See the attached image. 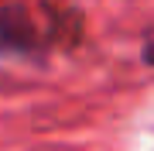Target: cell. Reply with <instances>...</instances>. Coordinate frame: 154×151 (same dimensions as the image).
<instances>
[{
  "instance_id": "6da1fadb",
  "label": "cell",
  "mask_w": 154,
  "mask_h": 151,
  "mask_svg": "<svg viewBox=\"0 0 154 151\" xmlns=\"http://www.w3.org/2000/svg\"><path fill=\"white\" fill-rule=\"evenodd\" d=\"M41 48V31L34 28L31 14L24 4H7L0 7V52L11 55H28Z\"/></svg>"
}]
</instances>
